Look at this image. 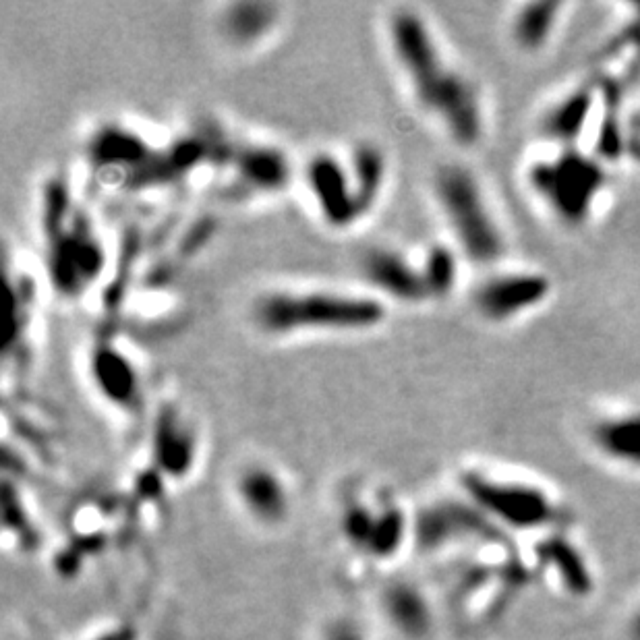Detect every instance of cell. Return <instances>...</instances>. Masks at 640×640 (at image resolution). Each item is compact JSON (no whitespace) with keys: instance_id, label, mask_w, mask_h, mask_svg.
Here are the masks:
<instances>
[{"instance_id":"15","label":"cell","mask_w":640,"mask_h":640,"mask_svg":"<svg viewBox=\"0 0 640 640\" xmlns=\"http://www.w3.org/2000/svg\"><path fill=\"white\" fill-rule=\"evenodd\" d=\"M156 450L166 462L170 471L183 473L191 467L193 456V431L183 421V415H177L174 411H164L160 415V423L156 427Z\"/></svg>"},{"instance_id":"9","label":"cell","mask_w":640,"mask_h":640,"mask_svg":"<svg viewBox=\"0 0 640 640\" xmlns=\"http://www.w3.org/2000/svg\"><path fill=\"white\" fill-rule=\"evenodd\" d=\"M92 377L104 400L121 409L135 406L141 396V380L135 363L121 346L98 344L92 355Z\"/></svg>"},{"instance_id":"13","label":"cell","mask_w":640,"mask_h":640,"mask_svg":"<svg viewBox=\"0 0 640 640\" xmlns=\"http://www.w3.org/2000/svg\"><path fill=\"white\" fill-rule=\"evenodd\" d=\"M595 446L616 462L640 467V409H628L603 417L593 425Z\"/></svg>"},{"instance_id":"17","label":"cell","mask_w":640,"mask_h":640,"mask_svg":"<svg viewBox=\"0 0 640 640\" xmlns=\"http://www.w3.org/2000/svg\"><path fill=\"white\" fill-rule=\"evenodd\" d=\"M326 640H361V636L357 634V630L353 626L342 624V626L330 628Z\"/></svg>"},{"instance_id":"11","label":"cell","mask_w":640,"mask_h":640,"mask_svg":"<svg viewBox=\"0 0 640 640\" xmlns=\"http://www.w3.org/2000/svg\"><path fill=\"white\" fill-rule=\"evenodd\" d=\"M568 9L566 3L549 0L520 5L508 23V34L516 50L525 54L545 52L562 29Z\"/></svg>"},{"instance_id":"2","label":"cell","mask_w":640,"mask_h":640,"mask_svg":"<svg viewBox=\"0 0 640 640\" xmlns=\"http://www.w3.org/2000/svg\"><path fill=\"white\" fill-rule=\"evenodd\" d=\"M386 319L388 303L367 288L274 286L251 303L253 326L274 340L365 334Z\"/></svg>"},{"instance_id":"6","label":"cell","mask_w":640,"mask_h":640,"mask_svg":"<svg viewBox=\"0 0 640 640\" xmlns=\"http://www.w3.org/2000/svg\"><path fill=\"white\" fill-rule=\"evenodd\" d=\"M554 297V282L539 270L498 266L473 290V307L483 322L510 326L541 311Z\"/></svg>"},{"instance_id":"8","label":"cell","mask_w":640,"mask_h":640,"mask_svg":"<svg viewBox=\"0 0 640 640\" xmlns=\"http://www.w3.org/2000/svg\"><path fill=\"white\" fill-rule=\"evenodd\" d=\"M603 102H607V96L599 92L597 83L578 85L547 108L541 119V137L547 145L578 148V141L589 125L601 119L597 112L603 110Z\"/></svg>"},{"instance_id":"16","label":"cell","mask_w":640,"mask_h":640,"mask_svg":"<svg viewBox=\"0 0 640 640\" xmlns=\"http://www.w3.org/2000/svg\"><path fill=\"white\" fill-rule=\"evenodd\" d=\"M626 156L640 166V108L626 123Z\"/></svg>"},{"instance_id":"7","label":"cell","mask_w":640,"mask_h":640,"mask_svg":"<svg viewBox=\"0 0 640 640\" xmlns=\"http://www.w3.org/2000/svg\"><path fill=\"white\" fill-rule=\"evenodd\" d=\"M361 270L369 284V293L388 305L392 301L402 305H423L433 301L421 257L392 247H375L365 253Z\"/></svg>"},{"instance_id":"12","label":"cell","mask_w":640,"mask_h":640,"mask_svg":"<svg viewBox=\"0 0 640 640\" xmlns=\"http://www.w3.org/2000/svg\"><path fill=\"white\" fill-rule=\"evenodd\" d=\"M467 485L479 502H483L491 510H496L500 516L508 518L510 522L535 525V522L543 520L549 514V504L535 489L493 483L481 475L469 477Z\"/></svg>"},{"instance_id":"3","label":"cell","mask_w":640,"mask_h":640,"mask_svg":"<svg viewBox=\"0 0 640 640\" xmlns=\"http://www.w3.org/2000/svg\"><path fill=\"white\" fill-rule=\"evenodd\" d=\"M303 177L319 220L334 230L353 228L384 197L388 158L380 145L359 141L344 156L328 150L313 154Z\"/></svg>"},{"instance_id":"1","label":"cell","mask_w":640,"mask_h":640,"mask_svg":"<svg viewBox=\"0 0 640 640\" xmlns=\"http://www.w3.org/2000/svg\"><path fill=\"white\" fill-rule=\"evenodd\" d=\"M386 44L415 106L458 148H477L487 135L485 98L433 23L417 9L396 7L386 17Z\"/></svg>"},{"instance_id":"14","label":"cell","mask_w":640,"mask_h":640,"mask_svg":"<svg viewBox=\"0 0 640 640\" xmlns=\"http://www.w3.org/2000/svg\"><path fill=\"white\" fill-rule=\"evenodd\" d=\"M276 21L278 13L272 5H230L220 17V29L230 44L245 48L264 40Z\"/></svg>"},{"instance_id":"5","label":"cell","mask_w":640,"mask_h":640,"mask_svg":"<svg viewBox=\"0 0 640 640\" xmlns=\"http://www.w3.org/2000/svg\"><path fill=\"white\" fill-rule=\"evenodd\" d=\"M525 181L545 212L564 228H585L601 208L609 187L607 164L583 148L549 150L527 164Z\"/></svg>"},{"instance_id":"4","label":"cell","mask_w":640,"mask_h":640,"mask_svg":"<svg viewBox=\"0 0 640 640\" xmlns=\"http://www.w3.org/2000/svg\"><path fill=\"white\" fill-rule=\"evenodd\" d=\"M431 193L462 259L485 270L504 266L506 228L479 174L462 162L440 164L433 172Z\"/></svg>"},{"instance_id":"10","label":"cell","mask_w":640,"mask_h":640,"mask_svg":"<svg viewBox=\"0 0 640 640\" xmlns=\"http://www.w3.org/2000/svg\"><path fill=\"white\" fill-rule=\"evenodd\" d=\"M239 500L261 525H278L286 516L288 491L282 477L264 464H251L237 479Z\"/></svg>"},{"instance_id":"18","label":"cell","mask_w":640,"mask_h":640,"mask_svg":"<svg viewBox=\"0 0 640 640\" xmlns=\"http://www.w3.org/2000/svg\"><path fill=\"white\" fill-rule=\"evenodd\" d=\"M634 634H636V638L640 640V618H638V622H636V630H634Z\"/></svg>"}]
</instances>
